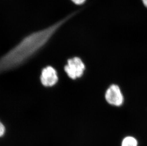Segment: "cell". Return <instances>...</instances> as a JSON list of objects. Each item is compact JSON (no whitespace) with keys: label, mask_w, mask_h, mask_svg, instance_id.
<instances>
[{"label":"cell","mask_w":147,"mask_h":146,"mask_svg":"<svg viewBox=\"0 0 147 146\" xmlns=\"http://www.w3.org/2000/svg\"><path fill=\"white\" fill-rule=\"evenodd\" d=\"M85 68L84 64L82 59L78 57H74L68 59L64 70L69 78L76 79L83 75Z\"/></svg>","instance_id":"7a4b0ae2"},{"label":"cell","mask_w":147,"mask_h":146,"mask_svg":"<svg viewBox=\"0 0 147 146\" xmlns=\"http://www.w3.org/2000/svg\"><path fill=\"white\" fill-rule=\"evenodd\" d=\"M6 133V128L3 123L0 121V138H3Z\"/></svg>","instance_id":"8992f818"},{"label":"cell","mask_w":147,"mask_h":146,"mask_svg":"<svg viewBox=\"0 0 147 146\" xmlns=\"http://www.w3.org/2000/svg\"><path fill=\"white\" fill-rule=\"evenodd\" d=\"M105 98L110 104L121 106L123 102V96L121 89L117 85L113 84L108 89L105 94Z\"/></svg>","instance_id":"3957f363"},{"label":"cell","mask_w":147,"mask_h":146,"mask_svg":"<svg viewBox=\"0 0 147 146\" xmlns=\"http://www.w3.org/2000/svg\"><path fill=\"white\" fill-rule=\"evenodd\" d=\"M76 13H72L54 23L27 35L0 58V73L22 65L45 47L56 33Z\"/></svg>","instance_id":"6da1fadb"},{"label":"cell","mask_w":147,"mask_h":146,"mask_svg":"<svg viewBox=\"0 0 147 146\" xmlns=\"http://www.w3.org/2000/svg\"><path fill=\"white\" fill-rule=\"evenodd\" d=\"M40 78L42 84L46 87L54 86L58 81L57 72L51 66H47L42 69Z\"/></svg>","instance_id":"277c9868"},{"label":"cell","mask_w":147,"mask_h":146,"mask_svg":"<svg viewBox=\"0 0 147 146\" xmlns=\"http://www.w3.org/2000/svg\"><path fill=\"white\" fill-rule=\"evenodd\" d=\"M137 141L132 137H127L123 140L121 146H137Z\"/></svg>","instance_id":"5b68a950"},{"label":"cell","mask_w":147,"mask_h":146,"mask_svg":"<svg viewBox=\"0 0 147 146\" xmlns=\"http://www.w3.org/2000/svg\"><path fill=\"white\" fill-rule=\"evenodd\" d=\"M144 5L147 8V0H142Z\"/></svg>","instance_id":"ba28073f"},{"label":"cell","mask_w":147,"mask_h":146,"mask_svg":"<svg viewBox=\"0 0 147 146\" xmlns=\"http://www.w3.org/2000/svg\"><path fill=\"white\" fill-rule=\"evenodd\" d=\"M74 4L77 5H81L84 4L86 2L87 0H71Z\"/></svg>","instance_id":"52a82bcc"}]
</instances>
